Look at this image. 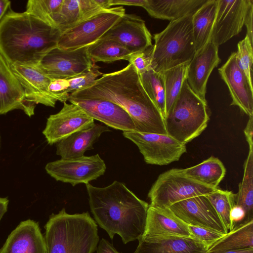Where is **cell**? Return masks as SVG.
Segmentation results:
<instances>
[{"instance_id":"1","label":"cell","mask_w":253,"mask_h":253,"mask_svg":"<svg viewBox=\"0 0 253 253\" xmlns=\"http://www.w3.org/2000/svg\"><path fill=\"white\" fill-rule=\"evenodd\" d=\"M69 98L112 102L128 113L135 131L168 134L162 113L148 96L139 74L129 63L121 70L103 74L89 85L70 93Z\"/></svg>"},{"instance_id":"2","label":"cell","mask_w":253,"mask_h":253,"mask_svg":"<svg viewBox=\"0 0 253 253\" xmlns=\"http://www.w3.org/2000/svg\"><path fill=\"white\" fill-rule=\"evenodd\" d=\"M85 186L95 222L112 240L117 234L126 244L142 236L149 207L147 202L116 180L104 187Z\"/></svg>"},{"instance_id":"3","label":"cell","mask_w":253,"mask_h":253,"mask_svg":"<svg viewBox=\"0 0 253 253\" xmlns=\"http://www.w3.org/2000/svg\"><path fill=\"white\" fill-rule=\"evenodd\" d=\"M61 35L58 29L31 14L10 7L0 21V54L9 65L37 66L57 47Z\"/></svg>"},{"instance_id":"4","label":"cell","mask_w":253,"mask_h":253,"mask_svg":"<svg viewBox=\"0 0 253 253\" xmlns=\"http://www.w3.org/2000/svg\"><path fill=\"white\" fill-rule=\"evenodd\" d=\"M47 253H93L99 240L96 222L88 212L69 214L63 208L44 226Z\"/></svg>"},{"instance_id":"5","label":"cell","mask_w":253,"mask_h":253,"mask_svg":"<svg viewBox=\"0 0 253 253\" xmlns=\"http://www.w3.org/2000/svg\"><path fill=\"white\" fill-rule=\"evenodd\" d=\"M192 16L169 22L160 33L154 35L151 68L156 72L190 62L195 52Z\"/></svg>"},{"instance_id":"6","label":"cell","mask_w":253,"mask_h":253,"mask_svg":"<svg viewBox=\"0 0 253 253\" xmlns=\"http://www.w3.org/2000/svg\"><path fill=\"white\" fill-rule=\"evenodd\" d=\"M209 120L207 102L192 90L186 79L165 119L168 135L186 144L203 132Z\"/></svg>"},{"instance_id":"7","label":"cell","mask_w":253,"mask_h":253,"mask_svg":"<svg viewBox=\"0 0 253 253\" xmlns=\"http://www.w3.org/2000/svg\"><path fill=\"white\" fill-rule=\"evenodd\" d=\"M213 188L197 182L172 169L161 174L150 189L149 206L169 208L180 201L199 195H207Z\"/></svg>"},{"instance_id":"8","label":"cell","mask_w":253,"mask_h":253,"mask_svg":"<svg viewBox=\"0 0 253 253\" xmlns=\"http://www.w3.org/2000/svg\"><path fill=\"white\" fill-rule=\"evenodd\" d=\"M123 6L111 7L62 33L57 47L75 49L91 45L103 35L125 14Z\"/></svg>"},{"instance_id":"9","label":"cell","mask_w":253,"mask_h":253,"mask_svg":"<svg viewBox=\"0 0 253 253\" xmlns=\"http://www.w3.org/2000/svg\"><path fill=\"white\" fill-rule=\"evenodd\" d=\"M123 134L137 146L148 164L167 165L178 161L187 151L186 144L168 134L135 130L123 131Z\"/></svg>"},{"instance_id":"10","label":"cell","mask_w":253,"mask_h":253,"mask_svg":"<svg viewBox=\"0 0 253 253\" xmlns=\"http://www.w3.org/2000/svg\"><path fill=\"white\" fill-rule=\"evenodd\" d=\"M47 173L56 181L69 183L72 186L88 184L103 175L106 166L97 154L90 156L61 159L46 164Z\"/></svg>"},{"instance_id":"11","label":"cell","mask_w":253,"mask_h":253,"mask_svg":"<svg viewBox=\"0 0 253 253\" xmlns=\"http://www.w3.org/2000/svg\"><path fill=\"white\" fill-rule=\"evenodd\" d=\"M87 46L75 49L56 47L41 60L38 67L51 79H65L89 69L93 63L87 53Z\"/></svg>"},{"instance_id":"12","label":"cell","mask_w":253,"mask_h":253,"mask_svg":"<svg viewBox=\"0 0 253 253\" xmlns=\"http://www.w3.org/2000/svg\"><path fill=\"white\" fill-rule=\"evenodd\" d=\"M169 209L189 225L209 229L223 234L228 232L205 195L180 201L172 204Z\"/></svg>"},{"instance_id":"13","label":"cell","mask_w":253,"mask_h":253,"mask_svg":"<svg viewBox=\"0 0 253 253\" xmlns=\"http://www.w3.org/2000/svg\"><path fill=\"white\" fill-rule=\"evenodd\" d=\"M94 120L78 105L64 102L59 112L47 118L42 133L47 143L52 145L77 131L92 126Z\"/></svg>"},{"instance_id":"14","label":"cell","mask_w":253,"mask_h":253,"mask_svg":"<svg viewBox=\"0 0 253 253\" xmlns=\"http://www.w3.org/2000/svg\"><path fill=\"white\" fill-rule=\"evenodd\" d=\"M252 0H218L211 40L217 46L238 35L244 25Z\"/></svg>"},{"instance_id":"15","label":"cell","mask_w":253,"mask_h":253,"mask_svg":"<svg viewBox=\"0 0 253 253\" xmlns=\"http://www.w3.org/2000/svg\"><path fill=\"white\" fill-rule=\"evenodd\" d=\"M100 40L117 42L132 53L143 51L153 45L152 35L145 21L132 14L126 13Z\"/></svg>"},{"instance_id":"16","label":"cell","mask_w":253,"mask_h":253,"mask_svg":"<svg viewBox=\"0 0 253 253\" xmlns=\"http://www.w3.org/2000/svg\"><path fill=\"white\" fill-rule=\"evenodd\" d=\"M218 70L229 89L230 105L237 106L249 117L253 116V87L238 65L236 52L231 54Z\"/></svg>"},{"instance_id":"17","label":"cell","mask_w":253,"mask_h":253,"mask_svg":"<svg viewBox=\"0 0 253 253\" xmlns=\"http://www.w3.org/2000/svg\"><path fill=\"white\" fill-rule=\"evenodd\" d=\"M12 71L22 85L27 101L36 106L42 104L54 107L57 98L48 89L51 79L38 66L10 65Z\"/></svg>"},{"instance_id":"18","label":"cell","mask_w":253,"mask_h":253,"mask_svg":"<svg viewBox=\"0 0 253 253\" xmlns=\"http://www.w3.org/2000/svg\"><path fill=\"white\" fill-rule=\"evenodd\" d=\"M220 61L218 46L210 40L196 51L189 62L186 77L187 83L192 90L204 101L207 102L206 94L209 77Z\"/></svg>"},{"instance_id":"19","label":"cell","mask_w":253,"mask_h":253,"mask_svg":"<svg viewBox=\"0 0 253 253\" xmlns=\"http://www.w3.org/2000/svg\"><path fill=\"white\" fill-rule=\"evenodd\" d=\"M82 108L89 116L107 126L123 131H135L134 123L128 113L112 102L94 99H68Z\"/></svg>"},{"instance_id":"20","label":"cell","mask_w":253,"mask_h":253,"mask_svg":"<svg viewBox=\"0 0 253 253\" xmlns=\"http://www.w3.org/2000/svg\"><path fill=\"white\" fill-rule=\"evenodd\" d=\"M35 108L27 101L24 89L10 65L0 54V115L20 109L31 117L34 114Z\"/></svg>"},{"instance_id":"21","label":"cell","mask_w":253,"mask_h":253,"mask_svg":"<svg viewBox=\"0 0 253 253\" xmlns=\"http://www.w3.org/2000/svg\"><path fill=\"white\" fill-rule=\"evenodd\" d=\"M0 253H47L38 222L31 219L21 222L8 235Z\"/></svg>"},{"instance_id":"22","label":"cell","mask_w":253,"mask_h":253,"mask_svg":"<svg viewBox=\"0 0 253 253\" xmlns=\"http://www.w3.org/2000/svg\"><path fill=\"white\" fill-rule=\"evenodd\" d=\"M166 236L194 238L188 225L179 219L169 208L149 206L145 230L141 238Z\"/></svg>"},{"instance_id":"23","label":"cell","mask_w":253,"mask_h":253,"mask_svg":"<svg viewBox=\"0 0 253 253\" xmlns=\"http://www.w3.org/2000/svg\"><path fill=\"white\" fill-rule=\"evenodd\" d=\"M134 253H207L208 247L192 237L140 238Z\"/></svg>"},{"instance_id":"24","label":"cell","mask_w":253,"mask_h":253,"mask_svg":"<svg viewBox=\"0 0 253 253\" xmlns=\"http://www.w3.org/2000/svg\"><path fill=\"white\" fill-rule=\"evenodd\" d=\"M107 131H110L108 126L94 123L92 126L77 131L57 142L56 154L61 159L82 157L85 151L93 149V145L103 133Z\"/></svg>"},{"instance_id":"25","label":"cell","mask_w":253,"mask_h":253,"mask_svg":"<svg viewBox=\"0 0 253 253\" xmlns=\"http://www.w3.org/2000/svg\"><path fill=\"white\" fill-rule=\"evenodd\" d=\"M208 0H147L143 6L151 17L170 22L193 15Z\"/></svg>"},{"instance_id":"26","label":"cell","mask_w":253,"mask_h":253,"mask_svg":"<svg viewBox=\"0 0 253 253\" xmlns=\"http://www.w3.org/2000/svg\"><path fill=\"white\" fill-rule=\"evenodd\" d=\"M218 6V0H208L192 16L195 50L203 47L211 39Z\"/></svg>"},{"instance_id":"27","label":"cell","mask_w":253,"mask_h":253,"mask_svg":"<svg viewBox=\"0 0 253 253\" xmlns=\"http://www.w3.org/2000/svg\"><path fill=\"white\" fill-rule=\"evenodd\" d=\"M177 169L183 175L213 188H217L226 173V169L222 162L213 156L194 166Z\"/></svg>"},{"instance_id":"28","label":"cell","mask_w":253,"mask_h":253,"mask_svg":"<svg viewBox=\"0 0 253 253\" xmlns=\"http://www.w3.org/2000/svg\"><path fill=\"white\" fill-rule=\"evenodd\" d=\"M253 249V219L234 227L208 249L207 253Z\"/></svg>"},{"instance_id":"29","label":"cell","mask_w":253,"mask_h":253,"mask_svg":"<svg viewBox=\"0 0 253 253\" xmlns=\"http://www.w3.org/2000/svg\"><path fill=\"white\" fill-rule=\"evenodd\" d=\"M100 67L93 64L87 71L73 77L65 79L52 80L49 89L52 93L59 95L68 100L69 94L91 84L98 77L103 74Z\"/></svg>"},{"instance_id":"30","label":"cell","mask_w":253,"mask_h":253,"mask_svg":"<svg viewBox=\"0 0 253 253\" xmlns=\"http://www.w3.org/2000/svg\"><path fill=\"white\" fill-rule=\"evenodd\" d=\"M87 53L93 64L97 62L110 63L121 60L128 61L132 54L121 43L111 40H99L88 45Z\"/></svg>"},{"instance_id":"31","label":"cell","mask_w":253,"mask_h":253,"mask_svg":"<svg viewBox=\"0 0 253 253\" xmlns=\"http://www.w3.org/2000/svg\"><path fill=\"white\" fill-rule=\"evenodd\" d=\"M235 205L241 207L246 212L245 222L253 219V147L249 152L244 165V174L235 194Z\"/></svg>"},{"instance_id":"32","label":"cell","mask_w":253,"mask_h":253,"mask_svg":"<svg viewBox=\"0 0 253 253\" xmlns=\"http://www.w3.org/2000/svg\"><path fill=\"white\" fill-rule=\"evenodd\" d=\"M189 62L162 72L164 78L166 116L178 97L186 79Z\"/></svg>"},{"instance_id":"33","label":"cell","mask_w":253,"mask_h":253,"mask_svg":"<svg viewBox=\"0 0 253 253\" xmlns=\"http://www.w3.org/2000/svg\"><path fill=\"white\" fill-rule=\"evenodd\" d=\"M139 75L145 91L165 119L166 117L165 92L162 73L150 69Z\"/></svg>"},{"instance_id":"34","label":"cell","mask_w":253,"mask_h":253,"mask_svg":"<svg viewBox=\"0 0 253 253\" xmlns=\"http://www.w3.org/2000/svg\"><path fill=\"white\" fill-rule=\"evenodd\" d=\"M84 21L79 0H63L54 18L55 27L61 34Z\"/></svg>"},{"instance_id":"35","label":"cell","mask_w":253,"mask_h":253,"mask_svg":"<svg viewBox=\"0 0 253 253\" xmlns=\"http://www.w3.org/2000/svg\"><path fill=\"white\" fill-rule=\"evenodd\" d=\"M206 196L217 212L228 232L231 227L230 214L232 208L235 205V194L228 190L217 188L206 195Z\"/></svg>"},{"instance_id":"36","label":"cell","mask_w":253,"mask_h":253,"mask_svg":"<svg viewBox=\"0 0 253 253\" xmlns=\"http://www.w3.org/2000/svg\"><path fill=\"white\" fill-rule=\"evenodd\" d=\"M63 1V0H29L25 11L56 28L54 18Z\"/></svg>"},{"instance_id":"37","label":"cell","mask_w":253,"mask_h":253,"mask_svg":"<svg viewBox=\"0 0 253 253\" xmlns=\"http://www.w3.org/2000/svg\"><path fill=\"white\" fill-rule=\"evenodd\" d=\"M237 48L236 55L238 65L246 75L250 84L253 86V44L247 36L238 42Z\"/></svg>"},{"instance_id":"38","label":"cell","mask_w":253,"mask_h":253,"mask_svg":"<svg viewBox=\"0 0 253 253\" xmlns=\"http://www.w3.org/2000/svg\"><path fill=\"white\" fill-rule=\"evenodd\" d=\"M153 49L152 45L143 51L132 53L130 55L128 62L133 66L139 75L152 69Z\"/></svg>"},{"instance_id":"39","label":"cell","mask_w":253,"mask_h":253,"mask_svg":"<svg viewBox=\"0 0 253 253\" xmlns=\"http://www.w3.org/2000/svg\"><path fill=\"white\" fill-rule=\"evenodd\" d=\"M188 226L193 236L204 244L208 247V249L225 235L205 228L189 225Z\"/></svg>"},{"instance_id":"40","label":"cell","mask_w":253,"mask_h":253,"mask_svg":"<svg viewBox=\"0 0 253 253\" xmlns=\"http://www.w3.org/2000/svg\"><path fill=\"white\" fill-rule=\"evenodd\" d=\"M246 212L240 206L235 205L232 208L230 214L231 224V230L241 223H245Z\"/></svg>"},{"instance_id":"41","label":"cell","mask_w":253,"mask_h":253,"mask_svg":"<svg viewBox=\"0 0 253 253\" xmlns=\"http://www.w3.org/2000/svg\"><path fill=\"white\" fill-rule=\"evenodd\" d=\"M253 1L250 4L245 20L244 25L247 28V35L251 43H253Z\"/></svg>"},{"instance_id":"42","label":"cell","mask_w":253,"mask_h":253,"mask_svg":"<svg viewBox=\"0 0 253 253\" xmlns=\"http://www.w3.org/2000/svg\"><path fill=\"white\" fill-rule=\"evenodd\" d=\"M147 1V0H109V4L111 7L118 5L143 7Z\"/></svg>"},{"instance_id":"43","label":"cell","mask_w":253,"mask_h":253,"mask_svg":"<svg viewBox=\"0 0 253 253\" xmlns=\"http://www.w3.org/2000/svg\"><path fill=\"white\" fill-rule=\"evenodd\" d=\"M97 253H122L119 252L107 240L102 238L96 249Z\"/></svg>"},{"instance_id":"44","label":"cell","mask_w":253,"mask_h":253,"mask_svg":"<svg viewBox=\"0 0 253 253\" xmlns=\"http://www.w3.org/2000/svg\"><path fill=\"white\" fill-rule=\"evenodd\" d=\"M253 116L249 117V121L247 126L244 129V134L245 135L246 140L248 143L249 147H253Z\"/></svg>"},{"instance_id":"45","label":"cell","mask_w":253,"mask_h":253,"mask_svg":"<svg viewBox=\"0 0 253 253\" xmlns=\"http://www.w3.org/2000/svg\"><path fill=\"white\" fill-rule=\"evenodd\" d=\"M10 3L8 0H0V21L10 7Z\"/></svg>"},{"instance_id":"46","label":"cell","mask_w":253,"mask_h":253,"mask_svg":"<svg viewBox=\"0 0 253 253\" xmlns=\"http://www.w3.org/2000/svg\"><path fill=\"white\" fill-rule=\"evenodd\" d=\"M9 201L7 198L0 197V221L7 211Z\"/></svg>"},{"instance_id":"47","label":"cell","mask_w":253,"mask_h":253,"mask_svg":"<svg viewBox=\"0 0 253 253\" xmlns=\"http://www.w3.org/2000/svg\"><path fill=\"white\" fill-rule=\"evenodd\" d=\"M214 253H253V249H247L240 250L226 251Z\"/></svg>"}]
</instances>
